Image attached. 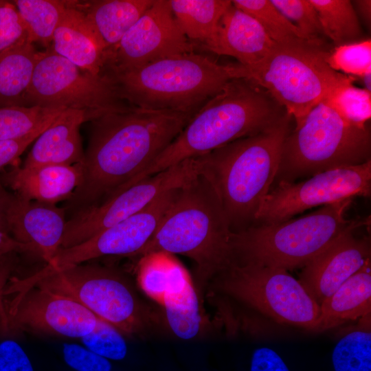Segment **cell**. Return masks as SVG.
Wrapping results in <instances>:
<instances>
[{
  "mask_svg": "<svg viewBox=\"0 0 371 371\" xmlns=\"http://www.w3.org/2000/svg\"><path fill=\"white\" fill-rule=\"evenodd\" d=\"M194 114L126 106L91 121L80 183L63 206L67 218L102 203L139 174Z\"/></svg>",
  "mask_w": 371,
  "mask_h": 371,
  "instance_id": "1",
  "label": "cell"
},
{
  "mask_svg": "<svg viewBox=\"0 0 371 371\" xmlns=\"http://www.w3.org/2000/svg\"><path fill=\"white\" fill-rule=\"evenodd\" d=\"M286 113L267 91L253 81L244 78L232 79L194 114L180 133L144 170L126 184L261 133Z\"/></svg>",
  "mask_w": 371,
  "mask_h": 371,
  "instance_id": "2",
  "label": "cell"
},
{
  "mask_svg": "<svg viewBox=\"0 0 371 371\" xmlns=\"http://www.w3.org/2000/svg\"><path fill=\"white\" fill-rule=\"evenodd\" d=\"M232 230L221 203L201 175L178 188L149 241L136 256L181 254L195 265L200 297L207 282L232 261Z\"/></svg>",
  "mask_w": 371,
  "mask_h": 371,
  "instance_id": "3",
  "label": "cell"
},
{
  "mask_svg": "<svg viewBox=\"0 0 371 371\" xmlns=\"http://www.w3.org/2000/svg\"><path fill=\"white\" fill-rule=\"evenodd\" d=\"M291 119L286 113L261 133L199 155L200 175L214 190L233 232L254 223L260 203L274 183L282 144L291 131Z\"/></svg>",
  "mask_w": 371,
  "mask_h": 371,
  "instance_id": "4",
  "label": "cell"
},
{
  "mask_svg": "<svg viewBox=\"0 0 371 371\" xmlns=\"http://www.w3.org/2000/svg\"><path fill=\"white\" fill-rule=\"evenodd\" d=\"M102 74L110 78L120 98L132 106L193 113L231 80L245 78L242 65L221 64L194 52Z\"/></svg>",
  "mask_w": 371,
  "mask_h": 371,
  "instance_id": "5",
  "label": "cell"
},
{
  "mask_svg": "<svg viewBox=\"0 0 371 371\" xmlns=\"http://www.w3.org/2000/svg\"><path fill=\"white\" fill-rule=\"evenodd\" d=\"M352 199L323 205L299 218L255 223L233 232L232 262L286 271L302 267L344 232L361 221L345 217Z\"/></svg>",
  "mask_w": 371,
  "mask_h": 371,
  "instance_id": "6",
  "label": "cell"
},
{
  "mask_svg": "<svg viewBox=\"0 0 371 371\" xmlns=\"http://www.w3.org/2000/svg\"><path fill=\"white\" fill-rule=\"evenodd\" d=\"M22 284H32L75 300L124 335L147 337L164 323L117 270L96 265L47 266Z\"/></svg>",
  "mask_w": 371,
  "mask_h": 371,
  "instance_id": "7",
  "label": "cell"
},
{
  "mask_svg": "<svg viewBox=\"0 0 371 371\" xmlns=\"http://www.w3.org/2000/svg\"><path fill=\"white\" fill-rule=\"evenodd\" d=\"M370 160V127L350 124L324 100L285 137L274 182H294Z\"/></svg>",
  "mask_w": 371,
  "mask_h": 371,
  "instance_id": "8",
  "label": "cell"
},
{
  "mask_svg": "<svg viewBox=\"0 0 371 371\" xmlns=\"http://www.w3.org/2000/svg\"><path fill=\"white\" fill-rule=\"evenodd\" d=\"M330 52L324 42L276 44L260 62L243 66L245 78L267 91L297 125L314 106L353 82L328 65Z\"/></svg>",
  "mask_w": 371,
  "mask_h": 371,
  "instance_id": "9",
  "label": "cell"
},
{
  "mask_svg": "<svg viewBox=\"0 0 371 371\" xmlns=\"http://www.w3.org/2000/svg\"><path fill=\"white\" fill-rule=\"evenodd\" d=\"M202 296L228 297L278 323L317 327L319 305L283 269L232 262L207 282Z\"/></svg>",
  "mask_w": 371,
  "mask_h": 371,
  "instance_id": "10",
  "label": "cell"
},
{
  "mask_svg": "<svg viewBox=\"0 0 371 371\" xmlns=\"http://www.w3.org/2000/svg\"><path fill=\"white\" fill-rule=\"evenodd\" d=\"M27 101L28 106L80 110L91 122L127 106L107 75L91 74L52 47L38 52Z\"/></svg>",
  "mask_w": 371,
  "mask_h": 371,
  "instance_id": "11",
  "label": "cell"
},
{
  "mask_svg": "<svg viewBox=\"0 0 371 371\" xmlns=\"http://www.w3.org/2000/svg\"><path fill=\"white\" fill-rule=\"evenodd\" d=\"M199 156L187 159L154 175L123 186L102 203L67 218L60 249L86 241L145 209L166 192L181 188L201 174Z\"/></svg>",
  "mask_w": 371,
  "mask_h": 371,
  "instance_id": "12",
  "label": "cell"
},
{
  "mask_svg": "<svg viewBox=\"0 0 371 371\" xmlns=\"http://www.w3.org/2000/svg\"><path fill=\"white\" fill-rule=\"evenodd\" d=\"M371 195V160L326 170L299 182L280 181L262 199L254 223L284 221L308 209Z\"/></svg>",
  "mask_w": 371,
  "mask_h": 371,
  "instance_id": "13",
  "label": "cell"
},
{
  "mask_svg": "<svg viewBox=\"0 0 371 371\" xmlns=\"http://www.w3.org/2000/svg\"><path fill=\"white\" fill-rule=\"evenodd\" d=\"M193 49L194 44L180 28L168 0H153L120 41L108 52L102 73L136 68L194 52Z\"/></svg>",
  "mask_w": 371,
  "mask_h": 371,
  "instance_id": "14",
  "label": "cell"
},
{
  "mask_svg": "<svg viewBox=\"0 0 371 371\" xmlns=\"http://www.w3.org/2000/svg\"><path fill=\"white\" fill-rule=\"evenodd\" d=\"M177 189L166 192L143 210L86 241L60 249L47 265L56 269L103 256H136L155 232Z\"/></svg>",
  "mask_w": 371,
  "mask_h": 371,
  "instance_id": "15",
  "label": "cell"
},
{
  "mask_svg": "<svg viewBox=\"0 0 371 371\" xmlns=\"http://www.w3.org/2000/svg\"><path fill=\"white\" fill-rule=\"evenodd\" d=\"M14 302L7 323L19 330L81 338L98 319L75 300L40 286L26 288Z\"/></svg>",
  "mask_w": 371,
  "mask_h": 371,
  "instance_id": "16",
  "label": "cell"
},
{
  "mask_svg": "<svg viewBox=\"0 0 371 371\" xmlns=\"http://www.w3.org/2000/svg\"><path fill=\"white\" fill-rule=\"evenodd\" d=\"M0 210L8 234L50 264L60 249L65 230L64 207L23 199L8 190L0 179Z\"/></svg>",
  "mask_w": 371,
  "mask_h": 371,
  "instance_id": "17",
  "label": "cell"
},
{
  "mask_svg": "<svg viewBox=\"0 0 371 371\" xmlns=\"http://www.w3.org/2000/svg\"><path fill=\"white\" fill-rule=\"evenodd\" d=\"M367 223L361 221L344 232L302 267L298 281L319 305L370 259V238L355 235Z\"/></svg>",
  "mask_w": 371,
  "mask_h": 371,
  "instance_id": "18",
  "label": "cell"
},
{
  "mask_svg": "<svg viewBox=\"0 0 371 371\" xmlns=\"http://www.w3.org/2000/svg\"><path fill=\"white\" fill-rule=\"evenodd\" d=\"M81 177L80 163L30 168L14 164L0 175L3 185L16 195L53 205L68 200L79 186Z\"/></svg>",
  "mask_w": 371,
  "mask_h": 371,
  "instance_id": "19",
  "label": "cell"
},
{
  "mask_svg": "<svg viewBox=\"0 0 371 371\" xmlns=\"http://www.w3.org/2000/svg\"><path fill=\"white\" fill-rule=\"evenodd\" d=\"M52 43V49L58 55L91 74H102L107 49L79 1H69Z\"/></svg>",
  "mask_w": 371,
  "mask_h": 371,
  "instance_id": "20",
  "label": "cell"
},
{
  "mask_svg": "<svg viewBox=\"0 0 371 371\" xmlns=\"http://www.w3.org/2000/svg\"><path fill=\"white\" fill-rule=\"evenodd\" d=\"M276 45L255 19L232 3L220 20L215 37L203 49L234 57L247 67L262 60Z\"/></svg>",
  "mask_w": 371,
  "mask_h": 371,
  "instance_id": "21",
  "label": "cell"
},
{
  "mask_svg": "<svg viewBox=\"0 0 371 371\" xmlns=\"http://www.w3.org/2000/svg\"><path fill=\"white\" fill-rule=\"evenodd\" d=\"M87 120L84 111L65 109L36 139L21 166H71L80 163L85 152L80 127Z\"/></svg>",
  "mask_w": 371,
  "mask_h": 371,
  "instance_id": "22",
  "label": "cell"
},
{
  "mask_svg": "<svg viewBox=\"0 0 371 371\" xmlns=\"http://www.w3.org/2000/svg\"><path fill=\"white\" fill-rule=\"evenodd\" d=\"M316 330H325L348 320L370 315V259L319 305Z\"/></svg>",
  "mask_w": 371,
  "mask_h": 371,
  "instance_id": "23",
  "label": "cell"
},
{
  "mask_svg": "<svg viewBox=\"0 0 371 371\" xmlns=\"http://www.w3.org/2000/svg\"><path fill=\"white\" fill-rule=\"evenodd\" d=\"M137 282L146 296L161 305L165 299L183 293L194 281L174 255L159 251L139 257Z\"/></svg>",
  "mask_w": 371,
  "mask_h": 371,
  "instance_id": "24",
  "label": "cell"
},
{
  "mask_svg": "<svg viewBox=\"0 0 371 371\" xmlns=\"http://www.w3.org/2000/svg\"><path fill=\"white\" fill-rule=\"evenodd\" d=\"M153 3V0H100L80 2V6L108 53Z\"/></svg>",
  "mask_w": 371,
  "mask_h": 371,
  "instance_id": "25",
  "label": "cell"
},
{
  "mask_svg": "<svg viewBox=\"0 0 371 371\" xmlns=\"http://www.w3.org/2000/svg\"><path fill=\"white\" fill-rule=\"evenodd\" d=\"M38 54L27 40L0 52V108L28 106L27 92Z\"/></svg>",
  "mask_w": 371,
  "mask_h": 371,
  "instance_id": "26",
  "label": "cell"
},
{
  "mask_svg": "<svg viewBox=\"0 0 371 371\" xmlns=\"http://www.w3.org/2000/svg\"><path fill=\"white\" fill-rule=\"evenodd\" d=\"M168 3L188 39L204 48L215 37L220 20L232 1L168 0Z\"/></svg>",
  "mask_w": 371,
  "mask_h": 371,
  "instance_id": "27",
  "label": "cell"
},
{
  "mask_svg": "<svg viewBox=\"0 0 371 371\" xmlns=\"http://www.w3.org/2000/svg\"><path fill=\"white\" fill-rule=\"evenodd\" d=\"M201 302L194 283L180 295L165 299L161 305L164 326L179 339L196 338L208 324Z\"/></svg>",
  "mask_w": 371,
  "mask_h": 371,
  "instance_id": "28",
  "label": "cell"
},
{
  "mask_svg": "<svg viewBox=\"0 0 371 371\" xmlns=\"http://www.w3.org/2000/svg\"><path fill=\"white\" fill-rule=\"evenodd\" d=\"M317 11L324 35L338 47L357 42L362 31L349 0H310Z\"/></svg>",
  "mask_w": 371,
  "mask_h": 371,
  "instance_id": "29",
  "label": "cell"
},
{
  "mask_svg": "<svg viewBox=\"0 0 371 371\" xmlns=\"http://www.w3.org/2000/svg\"><path fill=\"white\" fill-rule=\"evenodd\" d=\"M16 5L27 28V41L39 42L50 47L58 23L67 7L69 1L57 0H14Z\"/></svg>",
  "mask_w": 371,
  "mask_h": 371,
  "instance_id": "30",
  "label": "cell"
},
{
  "mask_svg": "<svg viewBox=\"0 0 371 371\" xmlns=\"http://www.w3.org/2000/svg\"><path fill=\"white\" fill-rule=\"evenodd\" d=\"M232 3L235 7L255 19L269 37L278 45L313 42L306 40L271 0H234L232 1Z\"/></svg>",
  "mask_w": 371,
  "mask_h": 371,
  "instance_id": "31",
  "label": "cell"
},
{
  "mask_svg": "<svg viewBox=\"0 0 371 371\" xmlns=\"http://www.w3.org/2000/svg\"><path fill=\"white\" fill-rule=\"evenodd\" d=\"M65 109L38 106L0 108V141L17 139L47 128Z\"/></svg>",
  "mask_w": 371,
  "mask_h": 371,
  "instance_id": "32",
  "label": "cell"
},
{
  "mask_svg": "<svg viewBox=\"0 0 371 371\" xmlns=\"http://www.w3.org/2000/svg\"><path fill=\"white\" fill-rule=\"evenodd\" d=\"M332 362L335 371H371L370 328L344 335L333 349Z\"/></svg>",
  "mask_w": 371,
  "mask_h": 371,
  "instance_id": "33",
  "label": "cell"
},
{
  "mask_svg": "<svg viewBox=\"0 0 371 371\" xmlns=\"http://www.w3.org/2000/svg\"><path fill=\"white\" fill-rule=\"evenodd\" d=\"M326 101L348 122L363 127L371 117V92L353 82L338 89Z\"/></svg>",
  "mask_w": 371,
  "mask_h": 371,
  "instance_id": "34",
  "label": "cell"
},
{
  "mask_svg": "<svg viewBox=\"0 0 371 371\" xmlns=\"http://www.w3.org/2000/svg\"><path fill=\"white\" fill-rule=\"evenodd\" d=\"M326 62L337 71L360 78L371 69L370 39L335 47L329 52Z\"/></svg>",
  "mask_w": 371,
  "mask_h": 371,
  "instance_id": "35",
  "label": "cell"
},
{
  "mask_svg": "<svg viewBox=\"0 0 371 371\" xmlns=\"http://www.w3.org/2000/svg\"><path fill=\"white\" fill-rule=\"evenodd\" d=\"M80 339L87 348L109 360H122L126 355L127 345L124 335L100 318L94 329Z\"/></svg>",
  "mask_w": 371,
  "mask_h": 371,
  "instance_id": "36",
  "label": "cell"
},
{
  "mask_svg": "<svg viewBox=\"0 0 371 371\" xmlns=\"http://www.w3.org/2000/svg\"><path fill=\"white\" fill-rule=\"evenodd\" d=\"M279 11L313 42H324L318 15L310 0H271Z\"/></svg>",
  "mask_w": 371,
  "mask_h": 371,
  "instance_id": "37",
  "label": "cell"
},
{
  "mask_svg": "<svg viewBox=\"0 0 371 371\" xmlns=\"http://www.w3.org/2000/svg\"><path fill=\"white\" fill-rule=\"evenodd\" d=\"M26 26L12 1L0 0V52L27 40Z\"/></svg>",
  "mask_w": 371,
  "mask_h": 371,
  "instance_id": "38",
  "label": "cell"
},
{
  "mask_svg": "<svg viewBox=\"0 0 371 371\" xmlns=\"http://www.w3.org/2000/svg\"><path fill=\"white\" fill-rule=\"evenodd\" d=\"M65 363L77 371H111L109 360L76 344H63Z\"/></svg>",
  "mask_w": 371,
  "mask_h": 371,
  "instance_id": "39",
  "label": "cell"
},
{
  "mask_svg": "<svg viewBox=\"0 0 371 371\" xmlns=\"http://www.w3.org/2000/svg\"><path fill=\"white\" fill-rule=\"evenodd\" d=\"M0 371H34L27 354L14 340L0 343Z\"/></svg>",
  "mask_w": 371,
  "mask_h": 371,
  "instance_id": "40",
  "label": "cell"
},
{
  "mask_svg": "<svg viewBox=\"0 0 371 371\" xmlns=\"http://www.w3.org/2000/svg\"><path fill=\"white\" fill-rule=\"evenodd\" d=\"M45 129L35 131L17 139L0 141V172L6 166L14 165L19 156Z\"/></svg>",
  "mask_w": 371,
  "mask_h": 371,
  "instance_id": "41",
  "label": "cell"
},
{
  "mask_svg": "<svg viewBox=\"0 0 371 371\" xmlns=\"http://www.w3.org/2000/svg\"><path fill=\"white\" fill-rule=\"evenodd\" d=\"M250 371H289L281 357L273 350L262 347L251 357Z\"/></svg>",
  "mask_w": 371,
  "mask_h": 371,
  "instance_id": "42",
  "label": "cell"
},
{
  "mask_svg": "<svg viewBox=\"0 0 371 371\" xmlns=\"http://www.w3.org/2000/svg\"><path fill=\"white\" fill-rule=\"evenodd\" d=\"M34 253L27 245L16 240L10 234L0 230V257L12 253Z\"/></svg>",
  "mask_w": 371,
  "mask_h": 371,
  "instance_id": "43",
  "label": "cell"
},
{
  "mask_svg": "<svg viewBox=\"0 0 371 371\" xmlns=\"http://www.w3.org/2000/svg\"><path fill=\"white\" fill-rule=\"evenodd\" d=\"M15 254L12 253L0 257V314L2 311L1 297L3 288L16 265Z\"/></svg>",
  "mask_w": 371,
  "mask_h": 371,
  "instance_id": "44",
  "label": "cell"
},
{
  "mask_svg": "<svg viewBox=\"0 0 371 371\" xmlns=\"http://www.w3.org/2000/svg\"><path fill=\"white\" fill-rule=\"evenodd\" d=\"M354 3L367 25L371 23V1L357 0L352 1Z\"/></svg>",
  "mask_w": 371,
  "mask_h": 371,
  "instance_id": "45",
  "label": "cell"
},
{
  "mask_svg": "<svg viewBox=\"0 0 371 371\" xmlns=\"http://www.w3.org/2000/svg\"><path fill=\"white\" fill-rule=\"evenodd\" d=\"M365 89L371 92V69L366 71L363 76L360 77Z\"/></svg>",
  "mask_w": 371,
  "mask_h": 371,
  "instance_id": "46",
  "label": "cell"
},
{
  "mask_svg": "<svg viewBox=\"0 0 371 371\" xmlns=\"http://www.w3.org/2000/svg\"><path fill=\"white\" fill-rule=\"evenodd\" d=\"M0 230H2L8 234L7 225L1 210H0Z\"/></svg>",
  "mask_w": 371,
  "mask_h": 371,
  "instance_id": "47",
  "label": "cell"
}]
</instances>
